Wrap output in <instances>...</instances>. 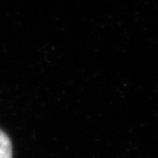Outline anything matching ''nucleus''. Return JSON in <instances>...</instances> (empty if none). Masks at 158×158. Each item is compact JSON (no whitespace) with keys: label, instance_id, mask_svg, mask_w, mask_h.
<instances>
[{"label":"nucleus","instance_id":"obj_1","mask_svg":"<svg viewBox=\"0 0 158 158\" xmlns=\"http://www.w3.org/2000/svg\"><path fill=\"white\" fill-rule=\"evenodd\" d=\"M0 158H12V146L8 136L0 130Z\"/></svg>","mask_w":158,"mask_h":158}]
</instances>
